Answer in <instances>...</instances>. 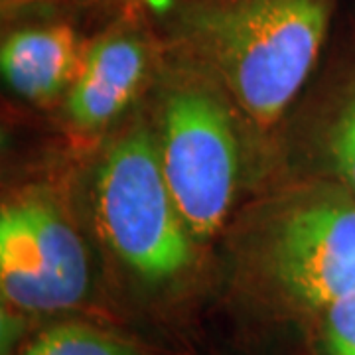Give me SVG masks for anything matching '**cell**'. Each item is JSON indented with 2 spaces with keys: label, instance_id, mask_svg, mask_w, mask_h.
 Returning a JSON list of instances; mask_svg holds the SVG:
<instances>
[{
  "label": "cell",
  "instance_id": "cell-9",
  "mask_svg": "<svg viewBox=\"0 0 355 355\" xmlns=\"http://www.w3.org/2000/svg\"><path fill=\"white\" fill-rule=\"evenodd\" d=\"M330 156L338 174L355 196V91L347 97L330 130Z\"/></svg>",
  "mask_w": 355,
  "mask_h": 355
},
{
  "label": "cell",
  "instance_id": "cell-5",
  "mask_svg": "<svg viewBox=\"0 0 355 355\" xmlns=\"http://www.w3.org/2000/svg\"><path fill=\"white\" fill-rule=\"evenodd\" d=\"M272 265L292 298L326 308L355 291V202L320 198L292 209L272 243Z\"/></svg>",
  "mask_w": 355,
  "mask_h": 355
},
{
  "label": "cell",
  "instance_id": "cell-6",
  "mask_svg": "<svg viewBox=\"0 0 355 355\" xmlns=\"http://www.w3.org/2000/svg\"><path fill=\"white\" fill-rule=\"evenodd\" d=\"M150 64L148 42L137 30H113L89 46L67 93L76 127L99 130L127 109Z\"/></svg>",
  "mask_w": 355,
  "mask_h": 355
},
{
  "label": "cell",
  "instance_id": "cell-8",
  "mask_svg": "<svg viewBox=\"0 0 355 355\" xmlns=\"http://www.w3.org/2000/svg\"><path fill=\"white\" fill-rule=\"evenodd\" d=\"M22 355H139L127 342L83 324H62L38 334Z\"/></svg>",
  "mask_w": 355,
  "mask_h": 355
},
{
  "label": "cell",
  "instance_id": "cell-7",
  "mask_svg": "<svg viewBox=\"0 0 355 355\" xmlns=\"http://www.w3.org/2000/svg\"><path fill=\"white\" fill-rule=\"evenodd\" d=\"M83 53L71 26H30L8 34L0 50L6 85L28 101H50L73 83Z\"/></svg>",
  "mask_w": 355,
  "mask_h": 355
},
{
  "label": "cell",
  "instance_id": "cell-2",
  "mask_svg": "<svg viewBox=\"0 0 355 355\" xmlns=\"http://www.w3.org/2000/svg\"><path fill=\"white\" fill-rule=\"evenodd\" d=\"M93 205L107 247L140 279L162 282L190 266L193 237L166 184L158 140L144 127L130 128L105 153Z\"/></svg>",
  "mask_w": 355,
  "mask_h": 355
},
{
  "label": "cell",
  "instance_id": "cell-10",
  "mask_svg": "<svg viewBox=\"0 0 355 355\" xmlns=\"http://www.w3.org/2000/svg\"><path fill=\"white\" fill-rule=\"evenodd\" d=\"M324 342L330 355H355V291L324 308Z\"/></svg>",
  "mask_w": 355,
  "mask_h": 355
},
{
  "label": "cell",
  "instance_id": "cell-4",
  "mask_svg": "<svg viewBox=\"0 0 355 355\" xmlns=\"http://www.w3.org/2000/svg\"><path fill=\"white\" fill-rule=\"evenodd\" d=\"M85 247L55 205L40 198L0 211L2 298L22 312L50 314L77 306L89 291Z\"/></svg>",
  "mask_w": 355,
  "mask_h": 355
},
{
  "label": "cell",
  "instance_id": "cell-3",
  "mask_svg": "<svg viewBox=\"0 0 355 355\" xmlns=\"http://www.w3.org/2000/svg\"><path fill=\"white\" fill-rule=\"evenodd\" d=\"M158 156L186 227L198 239L219 231L233 203L239 153L233 123L214 95L178 89L164 103Z\"/></svg>",
  "mask_w": 355,
  "mask_h": 355
},
{
  "label": "cell",
  "instance_id": "cell-1",
  "mask_svg": "<svg viewBox=\"0 0 355 355\" xmlns=\"http://www.w3.org/2000/svg\"><path fill=\"white\" fill-rule=\"evenodd\" d=\"M331 10L334 0H191L178 24L243 111L272 127L312 73Z\"/></svg>",
  "mask_w": 355,
  "mask_h": 355
}]
</instances>
